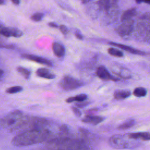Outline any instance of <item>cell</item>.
Listing matches in <instances>:
<instances>
[{
  "mask_svg": "<svg viewBox=\"0 0 150 150\" xmlns=\"http://www.w3.org/2000/svg\"><path fill=\"white\" fill-rule=\"evenodd\" d=\"M52 132L46 128L32 129L21 132L12 140V144L16 146H25L48 141Z\"/></svg>",
  "mask_w": 150,
  "mask_h": 150,
  "instance_id": "1",
  "label": "cell"
},
{
  "mask_svg": "<svg viewBox=\"0 0 150 150\" xmlns=\"http://www.w3.org/2000/svg\"><path fill=\"white\" fill-rule=\"evenodd\" d=\"M47 124L48 121L45 118L22 116L9 129L11 131L39 129L46 128Z\"/></svg>",
  "mask_w": 150,
  "mask_h": 150,
  "instance_id": "2",
  "label": "cell"
},
{
  "mask_svg": "<svg viewBox=\"0 0 150 150\" xmlns=\"http://www.w3.org/2000/svg\"><path fill=\"white\" fill-rule=\"evenodd\" d=\"M136 29L137 34L143 36L144 39L150 30V12H146L141 16L138 19Z\"/></svg>",
  "mask_w": 150,
  "mask_h": 150,
  "instance_id": "3",
  "label": "cell"
},
{
  "mask_svg": "<svg viewBox=\"0 0 150 150\" xmlns=\"http://www.w3.org/2000/svg\"><path fill=\"white\" fill-rule=\"evenodd\" d=\"M59 85L64 90L71 91L81 87L83 83L70 76H65L60 81Z\"/></svg>",
  "mask_w": 150,
  "mask_h": 150,
  "instance_id": "4",
  "label": "cell"
},
{
  "mask_svg": "<svg viewBox=\"0 0 150 150\" xmlns=\"http://www.w3.org/2000/svg\"><path fill=\"white\" fill-rule=\"evenodd\" d=\"M117 2L118 0H98L97 4L101 10L111 17L117 12Z\"/></svg>",
  "mask_w": 150,
  "mask_h": 150,
  "instance_id": "5",
  "label": "cell"
},
{
  "mask_svg": "<svg viewBox=\"0 0 150 150\" xmlns=\"http://www.w3.org/2000/svg\"><path fill=\"white\" fill-rule=\"evenodd\" d=\"M22 116V112L19 110L11 112L4 118L0 119V126L10 128Z\"/></svg>",
  "mask_w": 150,
  "mask_h": 150,
  "instance_id": "6",
  "label": "cell"
},
{
  "mask_svg": "<svg viewBox=\"0 0 150 150\" xmlns=\"http://www.w3.org/2000/svg\"><path fill=\"white\" fill-rule=\"evenodd\" d=\"M134 23L132 19L122 21V23L117 28V33L121 37L130 35L134 30Z\"/></svg>",
  "mask_w": 150,
  "mask_h": 150,
  "instance_id": "7",
  "label": "cell"
},
{
  "mask_svg": "<svg viewBox=\"0 0 150 150\" xmlns=\"http://www.w3.org/2000/svg\"><path fill=\"white\" fill-rule=\"evenodd\" d=\"M0 35L5 37L19 38L23 35V32L15 28H6L0 23Z\"/></svg>",
  "mask_w": 150,
  "mask_h": 150,
  "instance_id": "8",
  "label": "cell"
},
{
  "mask_svg": "<svg viewBox=\"0 0 150 150\" xmlns=\"http://www.w3.org/2000/svg\"><path fill=\"white\" fill-rule=\"evenodd\" d=\"M97 76L103 80H112V81H118L120 79L114 77L110 74L109 71L103 66H100L98 67L96 71Z\"/></svg>",
  "mask_w": 150,
  "mask_h": 150,
  "instance_id": "9",
  "label": "cell"
},
{
  "mask_svg": "<svg viewBox=\"0 0 150 150\" xmlns=\"http://www.w3.org/2000/svg\"><path fill=\"white\" fill-rule=\"evenodd\" d=\"M108 43L110 45L118 47L121 49L123 50H125V51H126L127 52H129V53L134 54L141 55V56L146 54V53H145L144 51H141L140 50H138V49H137L135 48H133V47H132L131 46H127V45H125L120 44V43H117L112 42H109Z\"/></svg>",
  "mask_w": 150,
  "mask_h": 150,
  "instance_id": "10",
  "label": "cell"
},
{
  "mask_svg": "<svg viewBox=\"0 0 150 150\" xmlns=\"http://www.w3.org/2000/svg\"><path fill=\"white\" fill-rule=\"evenodd\" d=\"M22 57L26 59H29L30 60L37 62V63H40V64H45V65H46L47 66H52V65H53L52 63L49 60H48L46 58L38 56H35V55H33V54H22Z\"/></svg>",
  "mask_w": 150,
  "mask_h": 150,
  "instance_id": "11",
  "label": "cell"
},
{
  "mask_svg": "<svg viewBox=\"0 0 150 150\" xmlns=\"http://www.w3.org/2000/svg\"><path fill=\"white\" fill-rule=\"evenodd\" d=\"M104 120V118L101 116L94 115L92 114H88V115L84 116L83 118L81 121L84 123L96 125L101 123Z\"/></svg>",
  "mask_w": 150,
  "mask_h": 150,
  "instance_id": "12",
  "label": "cell"
},
{
  "mask_svg": "<svg viewBox=\"0 0 150 150\" xmlns=\"http://www.w3.org/2000/svg\"><path fill=\"white\" fill-rule=\"evenodd\" d=\"M52 50L54 54L59 57H62L64 56L66 50L63 45L58 42H54L52 45Z\"/></svg>",
  "mask_w": 150,
  "mask_h": 150,
  "instance_id": "13",
  "label": "cell"
},
{
  "mask_svg": "<svg viewBox=\"0 0 150 150\" xmlns=\"http://www.w3.org/2000/svg\"><path fill=\"white\" fill-rule=\"evenodd\" d=\"M36 74L39 77L46 79H53L55 78V75L46 68L38 69L36 70Z\"/></svg>",
  "mask_w": 150,
  "mask_h": 150,
  "instance_id": "14",
  "label": "cell"
},
{
  "mask_svg": "<svg viewBox=\"0 0 150 150\" xmlns=\"http://www.w3.org/2000/svg\"><path fill=\"white\" fill-rule=\"evenodd\" d=\"M137 9L135 8H132L124 11L121 16V21H125L127 20L132 19V18L137 15Z\"/></svg>",
  "mask_w": 150,
  "mask_h": 150,
  "instance_id": "15",
  "label": "cell"
},
{
  "mask_svg": "<svg viewBox=\"0 0 150 150\" xmlns=\"http://www.w3.org/2000/svg\"><path fill=\"white\" fill-rule=\"evenodd\" d=\"M128 137L131 139H141L144 141L150 140V132H135L130 133L128 134Z\"/></svg>",
  "mask_w": 150,
  "mask_h": 150,
  "instance_id": "16",
  "label": "cell"
},
{
  "mask_svg": "<svg viewBox=\"0 0 150 150\" xmlns=\"http://www.w3.org/2000/svg\"><path fill=\"white\" fill-rule=\"evenodd\" d=\"M131 95V91L128 90H118L114 93V97L116 100H124Z\"/></svg>",
  "mask_w": 150,
  "mask_h": 150,
  "instance_id": "17",
  "label": "cell"
},
{
  "mask_svg": "<svg viewBox=\"0 0 150 150\" xmlns=\"http://www.w3.org/2000/svg\"><path fill=\"white\" fill-rule=\"evenodd\" d=\"M87 98V96L85 94H80L79 95L75 96L74 97H70L66 100V101L68 103H71L73 102H81L86 101Z\"/></svg>",
  "mask_w": 150,
  "mask_h": 150,
  "instance_id": "18",
  "label": "cell"
},
{
  "mask_svg": "<svg viewBox=\"0 0 150 150\" xmlns=\"http://www.w3.org/2000/svg\"><path fill=\"white\" fill-rule=\"evenodd\" d=\"M135 124V121L134 119H129L127 121H125L121 125H120L117 128L120 130H124V129H127L132 127H133Z\"/></svg>",
  "mask_w": 150,
  "mask_h": 150,
  "instance_id": "19",
  "label": "cell"
},
{
  "mask_svg": "<svg viewBox=\"0 0 150 150\" xmlns=\"http://www.w3.org/2000/svg\"><path fill=\"white\" fill-rule=\"evenodd\" d=\"M146 94H147L146 89L141 87L135 88L133 91V94L137 97H144L146 95Z\"/></svg>",
  "mask_w": 150,
  "mask_h": 150,
  "instance_id": "20",
  "label": "cell"
},
{
  "mask_svg": "<svg viewBox=\"0 0 150 150\" xmlns=\"http://www.w3.org/2000/svg\"><path fill=\"white\" fill-rule=\"evenodd\" d=\"M108 53L109 54L115 56V57H122L124 56V53L122 51L115 48V47H110L108 50Z\"/></svg>",
  "mask_w": 150,
  "mask_h": 150,
  "instance_id": "21",
  "label": "cell"
},
{
  "mask_svg": "<svg viewBox=\"0 0 150 150\" xmlns=\"http://www.w3.org/2000/svg\"><path fill=\"white\" fill-rule=\"evenodd\" d=\"M17 71L26 79H28L30 76V71L23 67L19 66L17 67Z\"/></svg>",
  "mask_w": 150,
  "mask_h": 150,
  "instance_id": "22",
  "label": "cell"
},
{
  "mask_svg": "<svg viewBox=\"0 0 150 150\" xmlns=\"http://www.w3.org/2000/svg\"><path fill=\"white\" fill-rule=\"evenodd\" d=\"M22 90H23V88L21 86H13L10 88H8L6 90V92L9 94H14V93L20 92Z\"/></svg>",
  "mask_w": 150,
  "mask_h": 150,
  "instance_id": "23",
  "label": "cell"
},
{
  "mask_svg": "<svg viewBox=\"0 0 150 150\" xmlns=\"http://www.w3.org/2000/svg\"><path fill=\"white\" fill-rule=\"evenodd\" d=\"M43 15L42 13H39V12H37V13H34L32 17H31V19L34 21H36V22H38V21H40L42 20V18H43Z\"/></svg>",
  "mask_w": 150,
  "mask_h": 150,
  "instance_id": "24",
  "label": "cell"
},
{
  "mask_svg": "<svg viewBox=\"0 0 150 150\" xmlns=\"http://www.w3.org/2000/svg\"><path fill=\"white\" fill-rule=\"evenodd\" d=\"M78 103L75 104V105L78 107V108H84L85 107H86L87 105H89L90 104V102L89 101H81V102H77Z\"/></svg>",
  "mask_w": 150,
  "mask_h": 150,
  "instance_id": "25",
  "label": "cell"
},
{
  "mask_svg": "<svg viewBox=\"0 0 150 150\" xmlns=\"http://www.w3.org/2000/svg\"><path fill=\"white\" fill-rule=\"evenodd\" d=\"M71 110L73 111V112H74V114H75L76 116L77 117H80L81 115V112L80 111V110L78 108V107H77L76 106H73L71 107Z\"/></svg>",
  "mask_w": 150,
  "mask_h": 150,
  "instance_id": "26",
  "label": "cell"
},
{
  "mask_svg": "<svg viewBox=\"0 0 150 150\" xmlns=\"http://www.w3.org/2000/svg\"><path fill=\"white\" fill-rule=\"evenodd\" d=\"M59 29L64 35H66L69 32V29L65 25H60L59 26Z\"/></svg>",
  "mask_w": 150,
  "mask_h": 150,
  "instance_id": "27",
  "label": "cell"
},
{
  "mask_svg": "<svg viewBox=\"0 0 150 150\" xmlns=\"http://www.w3.org/2000/svg\"><path fill=\"white\" fill-rule=\"evenodd\" d=\"M74 35H75V36L76 37V38H77L78 39L81 40L83 39V35L81 34V33L79 30H76L74 32Z\"/></svg>",
  "mask_w": 150,
  "mask_h": 150,
  "instance_id": "28",
  "label": "cell"
},
{
  "mask_svg": "<svg viewBox=\"0 0 150 150\" xmlns=\"http://www.w3.org/2000/svg\"><path fill=\"white\" fill-rule=\"evenodd\" d=\"M60 130L61 132H62L63 133H67L69 131V128L67 125H63L60 127Z\"/></svg>",
  "mask_w": 150,
  "mask_h": 150,
  "instance_id": "29",
  "label": "cell"
},
{
  "mask_svg": "<svg viewBox=\"0 0 150 150\" xmlns=\"http://www.w3.org/2000/svg\"><path fill=\"white\" fill-rule=\"evenodd\" d=\"M145 41H146V42H150V30L148 32V33L146 34V35L145 36L144 39Z\"/></svg>",
  "mask_w": 150,
  "mask_h": 150,
  "instance_id": "30",
  "label": "cell"
},
{
  "mask_svg": "<svg viewBox=\"0 0 150 150\" xmlns=\"http://www.w3.org/2000/svg\"><path fill=\"white\" fill-rule=\"evenodd\" d=\"M49 26L52 27V28H58L59 26L56 23H54V22H50L49 23Z\"/></svg>",
  "mask_w": 150,
  "mask_h": 150,
  "instance_id": "31",
  "label": "cell"
},
{
  "mask_svg": "<svg viewBox=\"0 0 150 150\" xmlns=\"http://www.w3.org/2000/svg\"><path fill=\"white\" fill-rule=\"evenodd\" d=\"M98 110L97 108H93V109H91V110H89L87 111V112L88 114H90V113H94V112L95 111H97Z\"/></svg>",
  "mask_w": 150,
  "mask_h": 150,
  "instance_id": "32",
  "label": "cell"
},
{
  "mask_svg": "<svg viewBox=\"0 0 150 150\" xmlns=\"http://www.w3.org/2000/svg\"><path fill=\"white\" fill-rule=\"evenodd\" d=\"M11 1L15 5H18L19 4V2H20L19 0H11Z\"/></svg>",
  "mask_w": 150,
  "mask_h": 150,
  "instance_id": "33",
  "label": "cell"
},
{
  "mask_svg": "<svg viewBox=\"0 0 150 150\" xmlns=\"http://www.w3.org/2000/svg\"><path fill=\"white\" fill-rule=\"evenodd\" d=\"M4 74V71H3L2 70L0 69V79L2 78V77L3 76Z\"/></svg>",
  "mask_w": 150,
  "mask_h": 150,
  "instance_id": "34",
  "label": "cell"
},
{
  "mask_svg": "<svg viewBox=\"0 0 150 150\" xmlns=\"http://www.w3.org/2000/svg\"><path fill=\"white\" fill-rule=\"evenodd\" d=\"M136 2L138 3V4H140L141 2H144V0H135Z\"/></svg>",
  "mask_w": 150,
  "mask_h": 150,
  "instance_id": "35",
  "label": "cell"
},
{
  "mask_svg": "<svg viewBox=\"0 0 150 150\" xmlns=\"http://www.w3.org/2000/svg\"><path fill=\"white\" fill-rule=\"evenodd\" d=\"M144 2L148 4H150V0H144Z\"/></svg>",
  "mask_w": 150,
  "mask_h": 150,
  "instance_id": "36",
  "label": "cell"
},
{
  "mask_svg": "<svg viewBox=\"0 0 150 150\" xmlns=\"http://www.w3.org/2000/svg\"><path fill=\"white\" fill-rule=\"evenodd\" d=\"M91 1V0H82V2H83V3H87V2H88L89 1Z\"/></svg>",
  "mask_w": 150,
  "mask_h": 150,
  "instance_id": "37",
  "label": "cell"
},
{
  "mask_svg": "<svg viewBox=\"0 0 150 150\" xmlns=\"http://www.w3.org/2000/svg\"><path fill=\"white\" fill-rule=\"evenodd\" d=\"M4 0H0V5H1V4H4Z\"/></svg>",
  "mask_w": 150,
  "mask_h": 150,
  "instance_id": "38",
  "label": "cell"
}]
</instances>
